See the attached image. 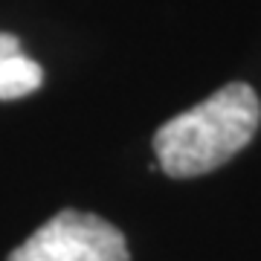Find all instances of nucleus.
Listing matches in <instances>:
<instances>
[{
  "label": "nucleus",
  "mask_w": 261,
  "mask_h": 261,
  "mask_svg": "<svg viewBox=\"0 0 261 261\" xmlns=\"http://www.w3.org/2000/svg\"><path fill=\"white\" fill-rule=\"evenodd\" d=\"M261 122L258 96L250 84L232 82L192 111L177 113L154 134V154L168 177H200L250 145Z\"/></svg>",
  "instance_id": "nucleus-1"
},
{
  "label": "nucleus",
  "mask_w": 261,
  "mask_h": 261,
  "mask_svg": "<svg viewBox=\"0 0 261 261\" xmlns=\"http://www.w3.org/2000/svg\"><path fill=\"white\" fill-rule=\"evenodd\" d=\"M9 261H130V252L125 235L105 218L61 209L12 250Z\"/></svg>",
  "instance_id": "nucleus-2"
},
{
  "label": "nucleus",
  "mask_w": 261,
  "mask_h": 261,
  "mask_svg": "<svg viewBox=\"0 0 261 261\" xmlns=\"http://www.w3.org/2000/svg\"><path fill=\"white\" fill-rule=\"evenodd\" d=\"M41 82V64L23 56L20 41L12 32H0V99H20L35 93Z\"/></svg>",
  "instance_id": "nucleus-3"
}]
</instances>
